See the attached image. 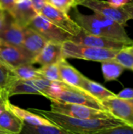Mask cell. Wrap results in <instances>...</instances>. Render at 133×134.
<instances>
[{
	"label": "cell",
	"instance_id": "obj_1",
	"mask_svg": "<svg viewBox=\"0 0 133 134\" xmlns=\"http://www.w3.org/2000/svg\"><path fill=\"white\" fill-rule=\"evenodd\" d=\"M31 110L35 114L49 120L53 125L72 134H92L103 129L125 124L122 121L115 118L84 119L60 115L51 110L46 111L35 108Z\"/></svg>",
	"mask_w": 133,
	"mask_h": 134
},
{
	"label": "cell",
	"instance_id": "obj_2",
	"mask_svg": "<svg viewBox=\"0 0 133 134\" xmlns=\"http://www.w3.org/2000/svg\"><path fill=\"white\" fill-rule=\"evenodd\" d=\"M74 18L81 28L89 34L112 38L128 45L133 42L126 33L125 27L100 14L94 13L92 15H84L76 10Z\"/></svg>",
	"mask_w": 133,
	"mask_h": 134
},
{
	"label": "cell",
	"instance_id": "obj_3",
	"mask_svg": "<svg viewBox=\"0 0 133 134\" xmlns=\"http://www.w3.org/2000/svg\"><path fill=\"white\" fill-rule=\"evenodd\" d=\"M44 97L50 100L84 105L95 109L106 111L101 102L88 92L82 88L69 86L63 82H51Z\"/></svg>",
	"mask_w": 133,
	"mask_h": 134
},
{
	"label": "cell",
	"instance_id": "obj_4",
	"mask_svg": "<svg viewBox=\"0 0 133 134\" xmlns=\"http://www.w3.org/2000/svg\"><path fill=\"white\" fill-rule=\"evenodd\" d=\"M62 50L65 59L74 58L99 62L114 59L116 53L119 51L78 44L71 40H67L62 43Z\"/></svg>",
	"mask_w": 133,
	"mask_h": 134
},
{
	"label": "cell",
	"instance_id": "obj_5",
	"mask_svg": "<svg viewBox=\"0 0 133 134\" xmlns=\"http://www.w3.org/2000/svg\"><path fill=\"white\" fill-rule=\"evenodd\" d=\"M51 111L60 115H64L69 117L84 119H109L114 118L108 111L98 110L84 105L67 104L50 100ZM116 119V118H115Z\"/></svg>",
	"mask_w": 133,
	"mask_h": 134
},
{
	"label": "cell",
	"instance_id": "obj_6",
	"mask_svg": "<svg viewBox=\"0 0 133 134\" xmlns=\"http://www.w3.org/2000/svg\"><path fill=\"white\" fill-rule=\"evenodd\" d=\"M81 5L90 9L95 13L100 14L118 23L123 27H125L127 25V22L130 20L128 13L122 7H115L107 1L84 0Z\"/></svg>",
	"mask_w": 133,
	"mask_h": 134
},
{
	"label": "cell",
	"instance_id": "obj_7",
	"mask_svg": "<svg viewBox=\"0 0 133 134\" xmlns=\"http://www.w3.org/2000/svg\"><path fill=\"white\" fill-rule=\"evenodd\" d=\"M28 27L36 31L48 42L63 43L67 40H71L73 37L55 26L48 19L39 13L34 17Z\"/></svg>",
	"mask_w": 133,
	"mask_h": 134
},
{
	"label": "cell",
	"instance_id": "obj_8",
	"mask_svg": "<svg viewBox=\"0 0 133 134\" xmlns=\"http://www.w3.org/2000/svg\"><path fill=\"white\" fill-rule=\"evenodd\" d=\"M39 14H42L55 26L73 37L78 35L82 30L76 21L73 20L67 13L53 7L48 3H45Z\"/></svg>",
	"mask_w": 133,
	"mask_h": 134
},
{
	"label": "cell",
	"instance_id": "obj_9",
	"mask_svg": "<svg viewBox=\"0 0 133 134\" xmlns=\"http://www.w3.org/2000/svg\"><path fill=\"white\" fill-rule=\"evenodd\" d=\"M107 111L125 124L133 126V102L116 97L101 101Z\"/></svg>",
	"mask_w": 133,
	"mask_h": 134
},
{
	"label": "cell",
	"instance_id": "obj_10",
	"mask_svg": "<svg viewBox=\"0 0 133 134\" xmlns=\"http://www.w3.org/2000/svg\"><path fill=\"white\" fill-rule=\"evenodd\" d=\"M0 59L12 68L23 64H34V58L23 47L11 46L1 41Z\"/></svg>",
	"mask_w": 133,
	"mask_h": 134
},
{
	"label": "cell",
	"instance_id": "obj_11",
	"mask_svg": "<svg viewBox=\"0 0 133 134\" xmlns=\"http://www.w3.org/2000/svg\"><path fill=\"white\" fill-rule=\"evenodd\" d=\"M71 41L78 44H82L92 47L114 50H121L123 48L129 46L125 42L118 40L89 34L83 30H82V31L76 36L72 37L71 38Z\"/></svg>",
	"mask_w": 133,
	"mask_h": 134
},
{
	"label": "cell",
	"instance_id": "obj_12",
	"mask_svg": "<svg viewBox=\"0 0 133 134\" xmlns=\"http://www.w3.org/2000/svg\"><path fill=\"white\" fill-rule=\"evenodd\" d=\"M50 84L51 82L44 78L31 80L18 79L12 86L9 93V97L21 94L41 95L44 97L45 93L48 90Z\"/></svg>",
	"mask_w": 133,
	"mask_h": 134
},
{
	"label": "cell",
	"instance_id": "obj_13",
	"mask_svg": "<svg viewBox=\"0 0 133 134\" xmlns=\"http://www.w3.org/2000/svg\"><path fill=\"white\" fill-rule=\"evenodd\" d=\"M37 14L38 13L33 8L31 0L17 1L10 13L13 21L22 28L27 27Z\"/></svg>",
	"mask_w": 133,
	"mask_h": 134
},
{
	"label": "cell",
	"instance_id": "obj_14",
	"mask_svg": "<svg viewBox=\"0 0 133 134\" xmlns=\"http://www.w3.org/2000/svg\"><path fill=\"white\" fill-rule=\"evenodd\" d=\"M49 42L39 33L31 27L24 28V40L22 47L31 54L35 60V57L40 53L42 49Z\"/></svg>",
	"mask_w": 133,
	"mask_h": 134
},
{
	"label": "cell",
	"instance_id": "obj_15",
	"mask_svg": "<svg viewBox=\"0 0 133 134\" xmlns=\"http://www.w3.org/2000/svg\"><path fill=\"white\" fill-rule=\"evenodd\" d=\"M65 59L63 56L62 43L49 42L40 53L35 57L34 63H38L42 66L58 64Z\"/></svg>",
	"mask_w": 133,
	"mask_h": 134
},
{
	"label": "cell",
	"instance_id": "obj_16",
	"mask_svg": "<svg viewBox=\"0 0 133 134\" xmlns=\"http://www.w3.org/2000/svg\"><path fill=\"white\" fill-rule=\"evenodd\" d=\"M7 108L10 110L15 115H16L20 119H21L24 123H27L32 126H51L53 125L47 119L35 114L34 112H31L27 110L23 109L20 107L10 104L9 101L7 102Z\"/></svg>",
	"mask_w": 133,
	"mask_h": 134
},
{
	"label": "cell",
	"instance_id": "obj_17",
	"mask_svg": "<svg viewBox=\"0 0 133 134\" xmlns=\"http://www.w3.org/2000/svg\"><path fill=\"white\" fill-rule=\"evenodd\" d=\"M58 64L60 68L61 82L69 86L81 88L85 76L81 74L76 68L69 64L65 59L58 63Z\"/></svg>",
	"mask_w": 133,
	"mask_h": 134
},
{
	"label": "cell",
	"instance_id": "obj_18",
	"mask_svg": "<svg viewBox=\"0 0 133 134\" xmlns=\"http://www.w3.org/2000/svg\"><path fill=\"white\" fill-rule=\"evenodd\" d=\"M18 79L13 68L0 59V93L2 98L9 99V93Z\"/></svg>",
	"mask_w": 133,
	"mask_h": 134
},
{
	"label": "cell",
	"instance_id": "obj_19",
	"mask_svg": "<svg viewBox=\"0 0 133 134\" xmlns=\"http://www.w3.org/2000/svg\"><path fill=\"white\" fill-rule=\"evenodd\" d=\"M23 40L24 28L20 27L14 21L10 22L0 33V41L11 46L22 47Z\"/></svg>",
	"mask_w": 133,
	"mask_h": 134
},
{
	"label": "cell",
	"instance_id": "obj_20",
	"mask_svg": "<svg viewBox=\"0 0 133 134\" xmlns=\"http://www.w3.org/2000/svg\"><path fill=\"white\" fill-rule=\"evenodd\" d=\"M81 88L85 90L86 92H88L90 95H92L93 97H95L100 102L106 99L116 97L115 93L107 90L100 83L94 82L86 78L85 76L83 79Z\"/></svg>",
	"mask_w": 133,
	"mask_h": 134
},
{
	"label": "cell",
	"instance_id": "obj_21",
	"mask_svg": "<svg viewBox=\"0 0 133 134\" xmlns=\"http://www.w3.org/2000/svg\"><path fill=\"white\" fill-rule=\"evenodd\" d=\"M24 122L8 108L0 115V128L11 134H20Z\"/></svg>",
	"mask_w": 133,
	"mask_h": 134
},
{
	"label": "cell",
	"instance_id": "obj_22",
	"mask_svg": "<svg viewBox=\"0 0 133 134\" xmlns=\"http://www.w3.org/2000/svg\"><path fill=\"white\" fill-rule=\"evenodd\" d=\"M101 68L106 82L117 80L125 71V68L116 62L114 59L101 62Z\"/></svg>",
	"mask_w": 133,
	"mask_h": 134
},
{
	"label": "cell",
	"instance_id": "obj_23",
	"mask_svg": "<svg viewBox=\"0 0 133 134\" xmlns=\"http://www.w3.org/2000/svg\"><path fill=\"white\" fill-rule=\"evenodd\" d=\"M20 134H72L55 126H32L24 123Z\"/></svg>",
	"mask_w": 133,
	"mask_h": 134
},
{
	"label": "cell",
	"instance_id": "obj_24",
	"mask_svg": "<svg viewBox=\"0 0 133 134\" xmlns=\"http://www.w3.org/2000/svg\"><path fill=\"white\" fill-rule=\"evenodd\" d=\"M14 73L19 79L21 80H31L35 79L42 78L39 74L38 68H35L32 64H23L13 68Z\"/></svg>",
	"mask_w": 133,
	"mask_h": 134
},
{
	"label": "cell",
	"instance_id": "obj_25",
	"mask_svg": "<svg viewBox=\"0 0 133 134\" xmlns=\"http://www.w3.org/2000/svg\"><path fill=\"white\" fill-rule=\"evenodd\" d=\"M38 71L42 78L50 82H61L58 64L42 66V68H38Z\"/></svg>",
	"mask_w": 133,
	"mask_h": 134
},
{
	"label": "cell",
	"instance_id": "obj_26",
	"mask_svg": "<svg viewBox=\"0 0 133 134\" xmlns=\"http://www.w3.org/2000/svg\"><path fill=\"white\" fill-rule=\"evenodd\" d=\"M114 60L125 68V69L133 71V55L126 49L125 47L116 53Z\"/></svg>",
	"mask_w": 133,
	"mask_h": 134
},
{
	"label": "cell",
	"instance_id": "obj_27",
	"mask_svg": "<svg viewBox=\"0 0 133 134\" xmlns=\"http://www.w3.org/2000/svg\"><path fill=\"white\" fill-rule=\"evenodd\" d=\"M45 1L46 3L49 4L53 7L67 13L71 8L76 7L78 5H81V3L84 0H45Z\"/></svg>",
	"mask_w": 133,
	"mask_h": 134
},
{
	"label": "cell",
	"instance_id": "obj_28",
	"mask_svg": "<svg viewBox=\"0 0 133 134\" xmlns=\"http://www.w3.org/2000/svg\"><path fill=\"white\" fill-rule=\"evenodd\" d=\"M92 134H133V126L126 124L103 129Z\"/></svg>",
	"mask_w": 133,
	"mask_h": 134
},
{
	"label": "cell",
	"instance_id": "obj_29",
	"mask_svg": "<svg viewBox=\"0 0 133 134\" xmlns=\"http://www.w3.org/2000/svg\"><path fill=\"white\" fill-rule=\"evenodd\" d=\"M16 0H0V9L11 13L16 5Z\"/></svg>",
	"mask_w": 133,
	"mask_h": 134
},
{
	"label": "cell",
	"instance_id": "obj_30",
	"mask_svg": "<svg viewBox=\"0 0 133 134\" xmlns=\"http://www.w3.org/2000/svg\"><path fill=\"white\" fill-rule=\"evenodd\" d=\"M117 97L123 99V100H133V89L132 88H125L122 90L119 93L116 94Z\"/></svg>",
	"mask_w": 133,
	"mask_h": 134
},
{
	"label": "cell",
	"instance_id": "obj_31",
	"mask_svg": "<svg viewBox=\"0 0 133 134\" xmlns=\"http://www.w3.org/2000/svg\"><path fill=\"white\" fill-rule=\"evenodd\" d=\"M5 12L2 9H0V33L9 25L10 22H8Z\"/></svg>",
	"mask_w": 133,
	"mask_h": 134
},
{
	"label": "cell",
	"instance_id": "obj_32",
	"mask_svg": "<svg viewBox=\"0 0 133 134\" xmlns=\"http://www.w3.org/2000/svg\"><path fill=\"white\" fill-rule=\"evenodd\" d=\"M31 2L33 5V8L38 13H40L42 8L46 3L45 0H31Z\"/></svg>",
	"mask_w": 133,
	"mask_h": 134
},
{
	"label": "cell",
	"instance_id": "obj_33",
	"mask_svg": "<svg viewBox=\"0 0 133 134\" xmlns=\"http://www.w3.org/2000/svg\"><path fill=\"white\" fill-rule=\"evenodd\" d=\"M107 2H108L110 4H111L115 7L120 8L129 3L130 2H132V0H107Z\"/></svg>",
	"mask_w": 133,
	"mask_h": 134
},
{
	"label": "cell",
	"instance_id": "obj_34",
	"mask_svg": "<svg viewBox=\"0 0 133 134\" xmlns=\"http://www.w3.org/2000/svg\"><path fill=\"white\" fill-rule=\"evenodd\" d=\"M122 8L128 13L129 16L130 17V20L131 19L133 20V2H130L129 3H128L125 5L122 6Z\"/></svg>",
	"mask_w": 133,
	"mask_h": 134
},
{
	"label": "cell",
	"instance_id": "obj_35",
	"mask_svg": "<svg viewBox=\"0 0 133 134\" xmlns=\"http://www.w3.org/2000/svg\"><path fill=\"white\" fill-rule=\"evenodd\" d=\"M9 99H5L1 97L0 98V115L7 109V102Z\"/></svg>",
	"mask_w": 133,
	"mask_h": 134
},
{
	"label": "cell",
	"instance_id": "obj_36",
	"mask_svg": "<svg viewBox=\"0 0 133 134\" xmlns=\"http://www.w3.org/2000/svg\"><path fill=\"white\" fill-rule=\"evenodd\" d=\"M125 48H126V49H127L129 53H131L133 55V42H132V44H130L129 46H126Z\"/></svg>",
	"mask_w": 133,
	"mask_h": 134
},
{
	"label": "cell",
	"instance_id": "obj_37",
	"mask_svg": "<svg viewBox=\"0 0 133 134\" xmlns=\"http://www.w3.org/2000/svg\"><path fill=\"white\" fill-rule=\"evenodd\" d=\"M0 134H11V133H9L6 132V131H5V130H3L2 129H1V128H0Z\"/></svg>",
	"mask_w": 133,
	"mask_h": 134
},
{
	"label": "cell",
	"instance_id": "obj_38",
	"mask_svg": "<svg viewBox=\"0 0 133 134\" xmlns=\"http://www.w3.org/2000/svg\"><path fill=\"white\" fill-rule=\"evenodd\" d=\"M2 97V96H1V93H0V98Z\"/></svg>",
	"mask_w": 133,
	"mask_h": 134
},
{
	"label": "cell",
	"instance_id": "obj_39",
	"mask_svg": "<svg viewBox=\"0 0 133 134\" xmlns=\"http://www.w3.org/2000/svg\"><path fill=\"white\" fill-rule=\"evenodd\" d=\"M17 1H19V0H16V2H17Z\"/></svg>",
	"mask_w": 133,
	"mask_h": 134
},
{
	"label": "cell",
	"instance_id": "obj_40",
	"mask_svg": "<svg viewBox=\"0 0 133 134\" xmlns=\"http://www.w3.org/2000/svg\"><path fill=\"white\" fill-rule=\"evenodd\" d=\"M132 102H133V100H132Z\"/></svg>",
	"mask_w": 133,
	"mask_h": 134
},
{
	"label": "cell",
	"instance_id": "obj_41",
	"mask_svg": "<svg viewBox=\"0 0 133 134\" xmlns=\"http://www.w3.org/2000/svg\"><path fill=\"white\" fill-rule=\"evenodd\" d=\"M132 2H133V0H132Z\"/></svg>",
	"mask_w": 133,
	"mask_h": 134
}]
</instances>
